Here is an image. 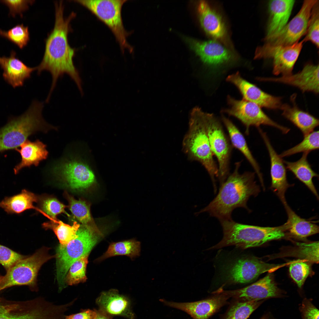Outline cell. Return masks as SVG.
<instances>
[{
  "instance_id": "cell-1",
  "label": "cell",
  "mask_w": 319,
  "mask_h": 319,
  "mask_svg": "<svg viewBox=\"0 0 319 319\" xmlns=\"http://www.w3.org/2000/svg\"><path fill=\"white\" fill-rule=\"evenodd\" d=\"M55 8L54 27L46 40L42 60L36 67L38 75L44 71H49L51 74L52 82L46 98L48 100H50L58 78L65 74L70 76L76 84L81 95L83 94L82 80L73 61L74 50L69 45L68 40L70 23L76 14L73 12L67 17L64 18L62 1L56 3Z\"/></svg>"
},
{
  "instance_id": "cell-2",
  "label": "cell",
  "mask_w": 319,
  "mask_h": 319,
  "mask_svg": "<svg viewBox=\"0 0 319 319\" xmlns=\"http://www.w3.org/2000/svg\"><path fill=\"white\" fill-rule=\"evenodd\" d=\"M241 163V162L235 163L234 171L220 186L216 196L196 214L207 212L220 221L232 219V213L237 208H244L250 211L247 206V201L250 196L258 195L260 188L255 181V172L247 171L240 173Z\"/></svg>"
},
{
  "instance_id": "cell-3",
  "label": "cell",
  "mask_w": 319,
  "mask_h": 319,
  "mask_svg": "<svg viewBox=\"0 0 319 319\" xmlns=\"http://www.w3.org/2000/svg\"><path fill=\"white\" fill-rule=\"evenodd\" d=\"M43 102L34 100L21 115L11 119L0 129V152L15 149L30 135L57 128L47 123L42 115Z\"/></svg>"
},
{
  "instance_id": "cell-4",
  "label": "cell",
  "mask_w": 319,
  "mask_h": 319,
  "mask_svg": "<svg viewBox=\"0 0 319 319\" xmlns=\"http://www.w3.org/2000/svg\"><path fill=\"white\" fill-rule=\"evenodd\" d=\"M203 113L198 107L194 108L191 111L189 129L183 141V149L190 160L198 161L204 167L210 176L214 192L216 193V178L218 176V166L211 149Z\"/></svg>"
},
{
  "instance_id": "cell-5",
  "label": "cell",
  "mask_w": 319,
  "mask_h": 319,
  "mask_svg": "<svg viewBox=\"0 0 319 319\" xmlns=\"http://www.w3.org/2000/svg\"><path fill=\"white\" fill-rule=\"evenodd\" d=\"M223 237L221 240L209 250L235 246L242 249L260 246L285 236L283 225L276 227H263L235 222L232 219L220 221Z\"/></svg>"
},
{
  "instance_id": "cell-6",
  "label": "cell",
  "mask_w": 319,
  "mask_h": 319,
  "mask_svg": "<svg viewBox=\"0 0 319 319\" xmlns=\"http://www.w3.org/2000/svg\"><path fill=\"white\" fill-rule=\"evenodd\" d=\"M103 235L83 224L80 225L75 237L64 245H59L56 250V279L59 291L66 287L65 278L71 264L89 254Z\"/></svg>"
},
{
  "instance_id": "cell-7",
  "label": "cell",
  "mask_w": 319,
  "mask_h": 319,
  "mask_svg": "<svg viewBox=\"0 0 319 319\" xmlns=\"http://www.w3.org/2000/svg\"><path fill=\"white\" fill-rule=\"evenodd\" d=\"M127 0H79L75 1L85 6L110 29L124 52L128 49L130 53L133 47L127 38L130 34L125 29L122 18V6Z\"/></svg>"
},
{
  "instance_id": "cell-8",
  "label": "cell",
  "mask_w": 319,
  "mask_h": 319,
  "mask_svg": "<svg viewBox=\"0 0 319 319\" xmlns=\"http://www.w3.org/2000/svg\"><path fill=\"white\" fill-rule=\"evenodd\" d=\"M49 249L43 247L32 255L22 259L14 264L2 276L0 282V291L15 286L27 285L31 289L36 291V279L42 266L55 257L48 253Z\"/></svg>"
},
{
  "instance_id": "cell-9",
  "label": "cell",
  "mask_w": 319,
  "mask_h": 319,
  "mask_svg": "<svg viewBox=\"0 0 319 319\" xmlns=\"http://www.w3.org/2000/svg\"><path fill=\"white\" fill-rule=\"evenodd\" d=\"M203 118L211 149L218 161V178L220 186L230 174L233 146L220 121L213 114L204 112Z\"/></svg>"
},
{
  "instance_id": "cell-10",
  "label": "cell",
  "mask_w": 319,
  "mask_h": 319,
  "mask_svg": "<svg viewBox=\"0 0 319 319\" xmlns=\"http://www.w3.org/2000/svg\"><path fill=\"white\" fill-rule=\"evenodd\" d=\"M227 101L229 107L223 112L230 116L238 119L245 128V134H249L250 128L252 126L257 128L261 125L268 126L279 129L283 134L290 130L287 127L281 125L269 117L258 105L245 100H237L228 96Z\"/></svg>"
},
{
  "instance_id": "cell-11",
  "label": "cell",
  "mask_w": 319,
  "mask_h": 319,
  "mask_svg": "<svg viewBox=\"0 0 319 319\" xmlns=\"http://www.w3.org/2000/svg\"><path fill=\"white\" fill-rule=\"evenodd\" d=\"M52 168L53 172L73 190L87 189L95 183L93 172L86 163L76 155L63 158Z\"/></svg>"
},
{
  "instance_id": "cell-12",
  "label": "cell",
  "mask_w": 319,
  "mask_h": 319,
  "mask_svg": "<svg viewBox=\"0 0 319 319\" xmlns=\"http://www.w3.org/2000/svg\"><path fill=\"white\" fill-rule=\"evenodd\" d=\"M281 266L267 263L253 256L243 257L231 261L224 267V276L229 284L247 283L252 281L262 274L274 271Z\"/></svg>"
},
{
  "instance_id": "cell-13",
  "label": "cell",
  "mask_w": 319,
  "mask_h": 319,
  "mask_svg": "<svg viewBox=\"0 0 319 319\" xmlns=\"http://www.w3.org/2000/svg\"><path fill=\"white\" fill-rule=\"evenodd\" d=\"M304 42L302 40L291 45H272L265 43L257 48L255 59L271 58L273 61V73L276 75L286 76L292 74L294 66L299 56Z\"/></svg>"
},
{
  "instance_id": "cell-14",
  "label": "cell",
  "mask_w": 319,
  "mask_h": 319,
  "mask_svg": "<svg viewBox=\"0 0 319 319\" xmlns=\"http://www.w3.org/2000/svg\"><path fill=\"white\" fill-rule=\"evenodd\" d=\"M317 1H304L299 12L279 32L264 38L265 43L272 45L287 46L298 42L306 34L312 9Z\"/></svg>"
},
{
  "instance_id": "cell-15",
  "label": "cell",
  "mask_w": 319,
  "mask_h": 319,
  "mask_svg": "<svg viewBox=\"0 0 319 319\" xmlns=\"http://www.w3.org/2000/svg\"><path fill=\"white\" fill-rule=\"evenodd\" d=\"M182 37L190 48L207 65L218 67L237 60V56L218 41H202L187 36Z\"/></svg>"
},
{
  "instance_id": "cell-16",
  "label": "cell",
  "mask_w": 319,
  "mask_h": 319,
  "mask_svg": "<svg viewBox=\"0 0 319 319\" xmlns=\"http://www.w3.org/2000/svg\"><path fill=\"white\" fill-rule=\"evenodd\" d=\"M214 295L197 301L176 302L163 299L160 301L168 306L183 311L193 319H208L228 303L230 297L222 288L213 293Z\"/></svg>"
},
{
  "instance_id": "cell-17",
  "label": "cell",
  "mask_w": 319,
  "mask_h": 319,
  "mask_svg": "<svg viewBox=\"0 0 319 319\" xmlns=\"http://www.w3.org/2000/svg\"><path fill=\"white\" fill-rule=\"evenodd\" d=\"M230 297L235 300L252 301L281 298L284 293L278 288L270 274L245 287L231 290H224Z\"/></svg>"
},
{
  "instance_id": "cell-18",
  "label": "cell",
  "mask_w": 319,
  "mask_h": 319,
  "mask_svg": "<svg viewBox=\"0 0 319 319\" xmlns=\"http://www.w3.org/2000/svg\"><path fill=\"white\" fill-rule=\"evenodd\" d=\"M227 81L237 88L243 99L254 103L261 107L269 109H280L282 105L281 98L269 94L255 85L248 82L238 72L228 76Z\"/></svg>"
},
{
  "instance_id": "cell-19",
  "label": "cell",
  "mask_w": 319,
  "mask_h": 319,
  "mask_svg": "<svg viewBox=\"0 0 319 319\" xmlns=\"http://www.w3.org/2000/svg\"><path fill=\"white\" fill-rule=\"evenodd\" d=\"M268 151L270 160L271 189L282 203H287L285 193L291 185L287 181L286 170L284 160L274 148L266 132L260 127L257 128Z\"/></svg>"
},
{
  "instance_id": "cell-20",
  "label": "cell",
  "mask_w": 319,
  "mask_h": 319,
  "mask_svg": "<svg viewBox=\"0 0 319 319\" xmlns=\"http://www.w3.org/2000/svg\"><path fill=\"white\" fill-rule=\"evenodd\" d=\"M0 319H46L43 311L35 299L10 300L0 296Z\"/></svg>"
},
{
  "instance_id": "cell-21",
  "label": "cell",
  "mask_w": 319,
  "mask_h": 319,
  "mask_svg": "<svg viewBox=\"0 0 319 319\" xmlns=\"http://www.w3.org/2000/svg\"><path fill=\"white\" fill-rule=\"evenodd\" d=\"M259 80L281 83L298 87L303 92L319 93V65L309 63L295 74L278 78H259Z\"/></svg>"
},
{
  "instance_id": "cell-22",
  "label": "cell",
  "mask_w": 319,
  "mask_h": 319,
  "mask_svg": "<svg viewBox=\"0 0 319 319\" xmlns=\"http://www.w3.org/2000/svg\"><path fill=\"white\" fill-rule=\"evenodd\" d=\"M197 12L201 25L206 34L228 46L229 40L226 28L220 15L205 1L198 2Z\"/></svg>"
},
{
  "instance_id": "cell-23",
  "label": "cell",
  "mask_w": 319,
  "mask_h": 319,
  "mask_svg": "<svg viewBox=\"0 0 319 319\" xmlns=\"http://www.w3.org/2000/svg\"><path fill=\"white\" fill-rule=\"evenodd\" d=\"M0 66L3 70L4 80L14 88L22 86L25 81L30 78L36 67L28 66L16 57L12 51L9 56L0 57Z\"/></svg>"
},
{
  "instance_id": "cell-24",
  "label": "cell",
  "mask_w": 319,
  "mask_h": 319,
  "mask_svg": "<svg viewBox=\"0 0 319 319\" xmlns=\"http://www.w3.org/2000/svg\"><path fill=\"white\" fill-rule=\"evenodd\" d=\"M96 302L100 309L110 315H120L128 319H133L134 318L129 300L120 294L116 289L102 292L97 299Z\"/></svg>"
},
{
  "instance_id": "cell-25",
  "label": "cell",
  "mask_w": 319,
  "mask_h": 319,
  "mask_svg": "<svg viewBox=\"0 0 319 319\" xmlns=\"http://www.w3.org/2000/svg\"><path fill=\"white\" fill-rule=\"evenodd\" d=\"M293 0H273L268 2L269 17L265 37L279 32L287 23L294 4Z\"/></svg>"
},
{
  "instance_id": "cell-26",
  "label": "cell",
  "mask_w": 319,
  "mask_h": 319,
  "mask_svg": "<svg viewBox=\"0 0 319 319\" xmlns=\"http://www.w3.org/2000/svg\"><path fill=\"white\" fill-rule=\"evenodd\" d=\"M15 150L20 154V162L14 168L15 174L23 168L32 165L38 166L42 161L46 159L48 155L46 144L39 139L32 141L26 140Z\"/></svg>"
},
{
  "instance_id": "cell-27",
  "label": "cell",
  "mask_w": 319,
  "mask_h": 319,
  "mask_svg": "<svg viewBox=\"0 0 319 319\" xmlns=\"http://www.w3.org/2000/svg\"><path fill=\"white\" fill-rule=\"evenodd\" d=\"M292 100V105L282 104V115L301 131L304 136L313 131L319 125V120L306 112L299 108Z\"/></svg>"
},
{
  "instance_id": "cell-28",
  "label": "cell",
  "mask_w": 319,
  "mask_h": 319,
  "mask_svg": "<svg viewBox=\"0 0 319 319\" xmlns=\"http://www.w3.org/2000/svg\"><path fill=\"white\" fill-rule=\"evenodd\" d=\"M222 119L228 132L232 146L238 149L245 157L254 169L262 186L264 188L263 175L259 166L250 151L244 136L229 119L224 116H222Z\"/></svg>"
},
{
  "instance_id": "cell-29",
  "label": "cell",
  "mask_w": 319,
  "mask_h": 319,
  "mask_svg": "<svg viewBox=\"0 0 319 319\" xmlns=\"http://www.w3.org/2000/svg\"><path fill=\"white\" fill-rule=\"evenodd\" d=\"M284 205L288 216L287 222L283 225L285 232L287 231L291 236L300 239L318 233V225L300 217L287 203Z\"/></svg>"
},
{
  "instance_id": "cell-30",
  "label": "cell",
  "mask_w": 319,
  "mask_h": 319,
  "mask_svg": "<svg viewBox=\"0 0 319 319\" xmlns=\"http://www.w3.org/2000/svg\"><path fill=\"white\" fill-rule=\"evenodd\" d=\"M308 154L307 152L303 153L301 158L295 162L284 160V162L287 169L304 184L318 199V195L313 181V178L318 177V175L313 170L307 160Z\"/></svg>"
},
{
  "instance_id": "cell-31",
  "label": "cell",
  "mask_w": 319,
  "mask_h": 319,
  "mask_svg": "<svg viewBox=\"0 0 319 319\" xmlns=\"http://www.w3.org/2000/svg\"><path fill=\"white\" fill-rule=\"evenodd\" d=\"M38 200L34 193L25 189L17 194L6 197L0 202V207L8 214H19L30 209H35L34 203Z\"/></svg>"
},
{
  "instance_id": "cell-32",
  "label": "cell",
  "mask_w": 319,
  "mask_h": 319,
  "mask_svg": "<svg viewBox=\"0 0 319 319\" xmlns=\"http://www.w3.org/2000/svg\"><path fill=\"white\" fill-rule=\"evenodd\" d=\"M65 196L69 202V209L76 219L82 224L95 230L100 231L91 216L89 204L84 201L76 200L68 193H66Z\"/></svg>"
},
{
  "instance_id": "cell-33",
  "label": "cell",
  "mask_w": 319,
  "mask_h": 319,
  "mask_svg": "<svg viewBox=\"0 0 319 319\" xmlns=\"http://www.w3.org/2000/svg\"><path fill=\"white\" fill-rule=\"evenodd\" d=\"M140 251V242L134 239L111 243L107 251L97 259L100 261L111 257L125 255L133 259L139 255Z\"/></svg>"
},
{
  "instance_id": "cell-34",
  "label": "cell",
  "mask_w": 319,
  "mask_h": 319,
  "mask_svg": "<svg viewBox=\"0 0 319 319\" xmlns=\"http://www.w3.org/2000/svg\"><path fill=\"white\" fill-rule=\"evenodd\" d=\"M235 300L222 319H247L265 300L246 301Z\"/></svg>"
},
{
  "instance_id": "cell-35",
  "label": "cell",
  "mask_w": 319,
  "mask_h": 319,
  "mask_svg": "<svg viewBox=\"0 0 319 319\" xmlns=\"http://www.w3.org/2000/svg\"><path fill=\"white\" fill-rule=\"evenodd\" d=\"M51 222L45 223L44 227L53 231L57 237L61 245H64L73 239L80 225L77 222H74L71 226L62 222L56 220Z\"/></svg>"
},
{
  "instance_id": "cell-36",
  "label": "cell",
  "mask_w": 319,
  "mask_h": 319,
  "mask_svg": "<svg viewBox=\"0 0 319 319\" xmlns=\"http://www.w3.org/2000/svg\"><path fill=\"white\" fill-rule=\"evenodd\" d=\"M319 148V132L313 131L304 136L302 141L295 146L288 149L279 155L282 158L300 152L309 153Z\"/></svg>"
},
{
  "instance_id": "cell-37",
  "label": "cell",
  "mask_w": 319,
  "mask_h": 319,
  "mask_svg": "<svg viewBox=\"0 0 319 319\" xmlns=\"http://www.w3.org/2000/svg\"><path fill=\"white\" fill-rule=\"evenodd\" d=\"M89 255L84 256L74 262L70 266L65 278L66 285H72L86 281V269Z\"/></svg>"
},
{
  "instance_id": "cell-38",
  "label": "cell",
  "mask_w": 319,
  "mask_h": 319,
  "mask_svg": "<svg viewBox=\"0 0 319 319\" xmlns=\"http://www.w3.org/2000/svg\"><path fill=\"white\" fill-rule=\"evenodd\" d=\"M0 35L13 43L20 49L25 46L29 40L28 27L22 24L18 25L7 31L0 29Z\"/></svg>"
},
{
  "instance_id": "cell-39",
  "label": "cell",
  "mask_w": 319,
  "mask_h": 319,
  "mask_svg": "<svg viewBox=\"0 0 319 319\" xmlns=\"http://www.w3.org/2000/svg\"><path fill=\"white\" fill-rule=\"evenodd\" d=\"M319 1L312 9L308 22L304 42L310 41L317 48L319 47Z\"/></svg>"
},
{
  "instance_id": "cell-40",
  "label": "cell",
  "mask_w": 319,
  "mask_h": 319,
  "mask_svg": "<svg viewBox=\"0 0 319 319\" xmlns=\"http://www.w3.org/2000/svg\"><path fill=\"white\" fill-rule=\"evenodd\" d=\"M289 270L291 277L301 288L310 274V267L306 261L298 260L291 263Z\"/></svg>"
},
{
  "instance_id": "cell-41",
  "label": "cell",
  "mask_w": 319,
  "mask_h": 319,
  "mask_svg": "<svg viewBox=\"0 0 319 319\" xmlns=\"http://www.w3.org/2000/svg\"><path fill=\"white\" fill-rule=\"evenodd\" d=\"M299 256L312 262H319V242H297Z\"/></svg>"
},
{
  "instance_id": "cell-42",
  "label": "cell",
  "mask_w": 319,
  "mask_h": 319,
  "mask_svg": "<svg viewBox=\"0 0 319 319\" xmlns=\"http://www.w3.org/2000/svg\"><path fill=\"white\" fill-rule=\"evenodd\" d=\"M66 206L55 198H49L44 200L41 207L43 211L49 216L52 220H56V216L65 212Z\"/></svg>"
},
{
  "instance_id": "cell-43",
  "label": "cell",
  "mask_w": 319,
  "mask_h": 319,
  "mask_svg": "<svg viewBox=\"0 0 319 319\" xmlns=\"http://www.w3.org/2000/svg\"><path fill=\"white\" fill-rule=\"evenodd\" d=\"M26 257L0 245V264L6 271L17 262Z\"/></svg>"
},
{
  "instance_id": "cell-44",
  "label": "cell",
  "mask_w": 319,
  "mask_h": 319,
  "mask_svg": "<svg viewBox=\"0 0 319 319\" xmlns=\"http://www.w3.org/2000/svg\"><path fill=\"white\" fill-rule=\"evenodd\" d=\"M1 2L6 5L9 10V14L14 17L17 14L22 16V12L27 9L29 5L33 3L30 0H2Z\"/></svg>"
},
{
  "instance_id": "cell-45",
  "label": "cell",
  "mask_w": 319,
  "mask_h": 319,
  "mask_svg": "<svg viewBox=\"0 0 319 319\" xmlns=\"http://www.w3.org/2000/svg\"><path fill=\"white\" fill-rule=\"evenodd\" d=\"M299 310L302 319H319L318 310L313 304L312 300H303Z\"/></svg>"
},
{
  "instance_id": "cell-46",
  "label": "cell",
  "mask_w": 319,
  "mask_h": 319,
  "mask_svg": "<svg viewBox=\"0 0 319 319\" xmlns=\"http://www.w3.org/2000/svg\"><path fill=\"white\" fill-rule=\"evenodd\" d=\"M96 315V310L85 309L77 313L66 315L65 319H95Z\"/></svg>"
},
{
  "instance_id": "cell-47",
  "label": "cell",
  "mask_w": 319,
  "mask_h": 319,
  "mask_svg": "<svg viewBox=\"0 0 319 319\" xmlns=\"http://www.w3.org/2000/svg\"><path fill=\"white\" fill-rule=\"evenodd\" d=\"M96 315L95 319H111V316L101 309L96 310Z\"/></svg>"
},
{
  "instance_id": "cell-48",
  "label": "cell",
  "mask_w": 319,
  "mask_h": 319,
  "mask_svg": "<svg viewBox=\"0 0 319 319\" xmlns=\"http://www.w3.org/2000/svg\"><path fill=\"white\" fill-rule=\"evenodd\" d=\"M260 319H268V318L265 316L263 315Z\"/></svg>"
},
{
  "instance_id": "cell-49",
  "label": "cell",
  "mask_w": 319,
  "mask_h": 319,
  "mask_svg": "<svg viewBox=\"0 0 319 319\" xmlns=\"http://www.w3.org/2000/svg\"><path fill=\"white\" fill-rule=\"evenodd\" d=\"M2 277V276H1L0 275V281H1V280Z\"/></svg>"
},
{
  "instance_id": "cell-50",
  "label": "cell",
  "mask_w": 319,
  "mask_h": 319,
  "mask_svg": "<svg viewBox=\"0 0 319 319\" xmlns=\"http://www.w3.org/2000/svg\"><path fill=\"white\" fill-rule=\"evenodd\" d=\"M269 319H276L274 318H272L270 316H269Z\"/></svg>"
}]
</instances>
